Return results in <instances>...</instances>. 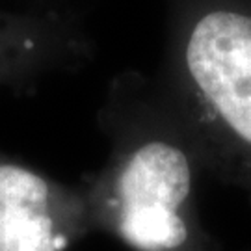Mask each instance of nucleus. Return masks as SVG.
<instances>
[{
	"label": "nucleus",
	"instance_id": "f257e3e1",
	"mask_svg": "<svg viewBox=\"0 0 251 251\" xmlns=\"http://www.w3.org/2000/svg\"><path fill=\"white\" fill-rule=\"evenodd\" d=\"M97 125L108 156L78 180L95 234L132 251H224L201 216L203 162L156 80L117 73Z\"/></svg>",
	"mask_w": 251,
	"mask_h": 251
},
{
	"label": "nucleus",
	"instance_id": "f03ea898",
	"mask_svg": "<svg viewBox=\"0 0 251 251\" xmlns=\"http://www.w3.org/2000/svg\"><path fill=\"white\" fill-rule=\"evenodd\" d=\"M154 80L206 175L251 201V0H170Z\"/></svg>",
	"mask_w": 251,
	"mask_h": 251
},
{
	"label": "nucleus",
	"instance_id": "7ed1b4c3",
	"mask_svg": "<svg viewBox=\"0 0 251 251\" xmlns=\"http://www.w3.org/2000/svg\"><path fill=\"white\" fill-rule=\"evenodd\" d=\"M95 234L80 182L0 151V251H69Z\"/></svg>",
	"mask_w": 251,
	"mask_h": 251
},
{
	"label": "nucleus",
	"instance_id": "20e7f679",
	"mask_svg": "<svg viewBox=\"0 0 251 251\" xmlns=\"http://www.w3.org/2000/svg\"><path fill=\"white\" fill-rule=\"evenodd\" d=\"M93 41L73 13L49 6L0 8V86L34 90L39 82L82 69Z\"/></svg>",
	"mask_w": 251,
	"mask_h": 251
}]
</instances>
